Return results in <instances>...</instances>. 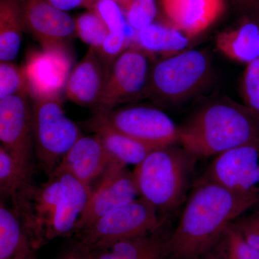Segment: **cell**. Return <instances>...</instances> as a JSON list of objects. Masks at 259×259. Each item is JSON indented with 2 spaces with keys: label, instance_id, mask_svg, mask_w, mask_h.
<instances>
[{
  "label": "cell",
  "instance_id": "31",
  "mask_svg": "<svg viewBox=\"0 0 259 259\" xmlns=\"http://www.w3.org/2000/svg\"><path fill=\"white\" fill-rule=\"evenodd\" d=\"M233 225L245 241L259 251V212L239 218Z\"/></svg>",
  "mask_w": 259,
  "mask_h": 259
},
{
  "label": "cell",
  "instance_id": "26",
  "mask_svg": "<svg viewBox=\"0 0 259 259\" xmlns=\"http://www.w3.org/2000/svg\"><path fill=\"white\" fill-rule=\"evenodd\" d=\"M243 105L259 122V59L245 65L240 81Z\"/></svg>",
  "mask_w": 259,
  "mask_h": 259
},
{
  "label": "cell",
  "instance_id": "27",
  "mask_svg": "<svg viewBox=\"0 0 259 259\" xmlns=\"http://www.w3.org/2000/svg\"><path fill=\"white\" fill-rule=\"evenodd\" d=\"M18 95H28V82L23 67L11 61L0 64V100Z\"/></svg>",
  "mask_w": 259,
  "mask_h": 259
},
{
  "label": "cell",
  "instance_id": "6",
  "mask_svg": "<svg viewBox=\"0 0 259 259\" xmlns=\"http://www.w3.org/2000/svg\"><path fill=\"white\" fill-rule=\"evenodd\" d=\"M212 70L205 51L187 49L166 56L151 67L147 93L170 103L184 101L205 87Z\"/></svg>",
  "mask_w": 259,
  "mask_h": 259
},
{
  "label": "cell",
  "instance_id": "17",
  "mask_svg": "<svg viewBox=\"0 0 259 259\" xmlns=\"http://www.w3.org/2000/svg\"><path fill=\"white\" fill-rule=\"evenodd\" d=\"M170 23L193 39L223 14L224 0H162Z\"/></svg>",
  "mask_w": 259,
  "mask_h": 259
},
{
  "label": "cell",
  "instance_id": "36",
  "mask_svg": "<svg viewBox=\"0 0 259 259\" xmlns=\"http://www.w3.org/2000/svg\"><path fill=\"white\" fill-rule=\"evenodd\" d=\"M115 1L119 3L124 8L131 0H115Z\"/></svg>",
  "mask_w": 259,
  "mask_h": 259
},
{
  "label": "cell",
  "instance_id": "11",
  "mask_svg": "<svg viewBox=\"0 0 259 259\" xmlns=\"http://www.w3.org/2000/svg\"><path fill=\"white\" fill-rule=\"evenodd\" d=\"M71 66L72 57L66 47L42 48L32 51L23 66L29 96L33 101L61 100Z\"/></svg>",
  "mask_w": 259,
  "mask_h": 259
},
{
  "label": "cell",
  "instance_id": "33",
  "mask_svg": "<svg viewBox=\"0 0 259 259\" xmlns=\"http://www.w3.org/2000/svg\"><path fill=\"white\" fill-rule=\"evenodd\" d=\"M58 259H95L93 253L77 244L65 251Z\"/></svg>",
  "mask_w": 259,
  "mask_h": 259
},
{
  "label": "cell",
  "instance_id": "12",
  "mask_svg": "<svg viewBox=\"0 0 259 259\" xmlns=\"http://www.w3.org/2000/svg\"><path fill=\"white\" fill-rule=\"evenodd\" d=\"M139 188L134 172L127 166L111 161L97 185L92 187L91 195L75 231L81 229L99 218L139 198Z\"/></svg>",
  "mask_w": 259,
  "mask_h": 259
},
{
  "label": "cell",
  "instance_id": "13",
  "mask_svg": "<svg viewBox=\"0 0 259 259\" xmlns=\"http://www.w3.org/2000/svg\"><path fill=\"white\" fill-rule=\"evenodd\" d=\"M28 95H13L0 100L1 146L19 161L31 166L32 109Z\"/></svg>",
  "mask_w": 259,
  "mask_h": 259
},
{
  "label": "cell",
  "instance_id": "28",
  "mask_svg": "<svg viewBox=\"0 0 259 259\" xmlns=\"http://www.w3.org/2000/svg\"><path fill=\"white\" fill-rule=\"evenodd\" d=\"M123 9L127 24L136 32L155 23L158 14L156 0H131Z\"/></svg>",
  "mask_w": 259,
  "mask_h": 259
},
{
  "label": "cell",
  "instance_id": "2",
  "mask_svg": "<svg viewBox=\"0 0 259 259\" xmlns=\"http://www.w3.org/2000/svg\"><path fill=\"white\" fill-rule=\"evenodd\" d=\"M92 187L66 171L55 170L47 182H31L11 199L36 250L57 237L74 233Z\"/></svg>",
  "mask_w": 259,
  "mask_h": 259
},
{
  "label": "cell",
  "instance_id": "20",
  "mask_svg": "<svg viewBox=\"0 0 259 259\" xmlns=\"http://www.w3.org/2000/svg\"><path fill=\"white\" fill-rule=\"evenodd\" d=\"M168 238L158 231L92 252L95 259H165L168 258Z\"/></svg>",
  "mask_w": 259,
  "mask_h": 259
},
{
  "label": "cell",
  "instance_id": "21",
  "mask_svg": "<svg viewBox=\"0 0 259 259\" xmlns=\"http://www.w3.org/2000/svg\"><path fill=\"white\" fill-rule=\"evenodd\" d=\"M89 127L98 136L111 161L127 166L139 165L154 148L146 146L119 131L91 120Z\"/></svg>",
  "mask_w": 259,
  "mask_h": 259
},
{
  "label": "cell",
  "instance_id": "19",
  "mask_svg": "<svg viewBox=\"0 0 259 259\" xmlns=\"http://www.w3.org/2000/svg\"><path fill=\"white\" fill-rule=\"evenodd\" d=\"M35 250L16 209L1 199L0 259H28Z\"/></svg>",
  "mask_w": 259,
  "mask_h": 259
},
{
  "label": "cell",
  "instance_id": "7",
  "mask_svg": "<svg viewBox=\"0 0 259 259\" xmlns=\"http://www.w3.org/2000/svg\"><path fill=\"white\" fill-rule=\"evenodd\" d=\"M32 109L35 153L42 169L50 176L82 135L66 116L61 100H35Z\"/></svg>",
  "mask_w": 259,
  "mask_h": 259
},
{
  "label": "cell",
  "instance_id": "9",
  "mask_svg": "<svg viewBox=\"0 0 259 259\" xmlns=\"http://www.w3.org/2000/svg\"><path fill=\"white\" fill-rule=\"evenodd\" d=\"M148 55L134 45L115 59L96 107L97 113L110 111L120 104L148 93L152 67Z\"/></svg>",
  "mask_w": 259,
  "mask_h": 259
},
{
  "label": "cell",
  "instance_id": "10",
  "mask_svg": "<svg viewBox=\"0 0 259 259\" xmlns=\"http://www.w3.org/2000/svg\"><path fill=\"white\" fill-rule=\"evenodd\" d=\"M202 179L237 194L259 199V143L243 145L218 155Z\"/></svg>",
  "mask_w": 259,
  "mask_h": 259
},
{
  "label": "cell",
  "instance_id": "35",
  "mask_svg": "<svg viewBox=\"0 0 259 259\" xmlns=\"http://www.w3.org/2000/svg\"><path fill=\"white\" fill-rule=\"evenodd\" d=\"M200 259H232L226 251L217 252L212 250Z\"/></svg>",
  "mask_w": 259,
  "mask_h": 259
},
{
  "label": "cell",
  "instance_id": "3",
  "mask_svg": "<svg viewBox=\"0 0 259 259\" xmlns=\"http://www.w3.org/2000/svg\"><path fill=\"white\" fill-rule=\"evenodd\" d=\"M179 142L196 158L216 156L259 143V122L243 104L229 99L216 100L179 127Z\"/></svg>",
  "mask_w": 259,
  "mask_h": 259
},
{
  "label": "cell",
  "instance_id": "24",
  "mask_svg": "<svg viewBox=\"0 0 259 259\" xmlns=\"http://www.w3.org/2000/svg\"><path fill=\"white\" fill-rule=\"evenodd\" d=\"M31 166L19 161L0 146V192L10 200L30 183Z\"/></svg>",
  "mask_w": 259,
  "mask_h": 259
},
{
  "label": "cell",
  "instance_id": "8",
  "mask_svg": "<svg viewBox=\"0 0 259 259\" xmlns=\"http://www.w3.org/2000/svg\"><path fill=\"white\" fill-rule=\"evenodd\" d=\"M92 120L105 124L154 148L179 142V127L165 112L148 106H129L97 113Z\"/></svg>",
  "mask_w": 259,
  "mask_h": 259
},
{
  "label": "cell",
  "instance_id": "18",
  "mask_svg": "<svg viewBox=\"0 0 259 259\" xmlns=\"http://www.w3.org/2000/svg\"><path fill=\"white\" fill-rule=\"evenodd\" d=\"M215 47L231 60L245 65L259 59V14L241 15L233 27L220 32Z\"/></svg>",
  "mask_w": 259,
  "mask_h": 259
},
{
  "label": "cell",
  "instance_id": "34",
  "mask_svg": "<svg viewBox=\"0 0 259 259\" xmlns=\"http://www.w3.org/2000/svg\"><path fill=\"white\" fill-rule=\"evenodd\" d=\"M241 15L259 14V0H233Z\"/></svg>",
  "mask_w": 259,
  "mask_h": 259
},
{
  "label": "cell",
  "instance_id": "5",
  "mask_svg": "<svg viewBox=\"0 0 259 259\" xmlns=\"http://www.w3.org/2000/svg\"><path fill=\"white\" fill-rule=\"evenodd\" d=\"M163 221L156 207L139 197L75 231L77 244L90 251L116 242L147 236L161 229Z\"/></svg>",
  "mask_w": 259,
  "mask_h": 259
},
{
  "label": "cell",
  "instance_id": "29",
  "mask_svg": "<svg viewBox=\"0 0 259 259\" xmlns=\"http://www.w3.org/2000/svg\"><path fill=\"white\" fill-rule=\"evenodd\" d=\"M91 8L101 17L110 33L127 35V20L115 0H96Z\"/></svg>",
  "mask_w": 259,
  "mask_h": 259
},
{
  "label": "cell",
  "instance_id": "16",
  "mask_svg": "<svg viewBox=\"0 0 259 259\" xmlns=\"http://www.w3.org/2000/svg\"><path fill=\"white\" fill-rule=\"evenodd\" d=\"M110 162L100 138L95 134L81 136L55 170L67 172L84 185L93 187L92 184L101 178Z\"/></svg>",
  "mask_w": 259,
  "mask_h": 259
},
{
  "label": "cell",
  "instance_id": "4",
  "mask_svg": "<svg viewBox=\"0 0 259 259\" xmlns=\"http://www.w3.org/2000/svg\"><path fill=\"white\" fill-rule=\"evenodd\" d=\"M196 159L174 145L153 150L133 171L140 197L158 212L177 208L185 198Z\"/></svg>",
  "mask_w": 259,
  "mask_h": 259
},
{
  "label": "cell",
  "instance_id": "32",
  "mask_svg": "<svg viewBox=\"0 0 259 259\" xmlns=\"http://www.w3.org/2000/svg\"><path fill=\"white\" fill-rule=\"evenodd\" d=\"M47 1L59 9L68 11L79 7L92 8L96 0H47Z\"/></svg>",
  "mask_w": 259,
  "mask_h": 259
},
{
  "label": "cell",
  "instance_id": "22",
  "mask_svg": "<svg viewBox=\"0 0 259 259\" xmlns=\"http://www.w3.org/2000/svg\"><path fill=\"white\" fill-rule=\"evenodd\" d=\"M134 39L135 45L148 54H161L166 56L187 50L192 40L171 23H153L136 32Z\"/></svg>",
  "mask_w": 259,
  "mask_h": 259
},
{
  "label": "cell",
  "instance_id": "25",
  "mask_svg": "<svg viewBox=\"0 0 259 259\" xmlns=\"http://www.w3.org/2000/svg\"><path fill=\"white\" fill-rule=\"evenodd\" d=\"M76 34L83 42L97 51L101 49L109 35V30L95 10L87 12L75 20Z\"/></svg>",
  "mask_w": 259,
  "mask_h": 259
},
{
  "label": "cell",
  "instance_id": "14",
  "mask_svg": "<svg viewBox=\"0 0 259 259\" xmlns=\"http://www.w3.org/2000/svg\"><path fill=\"white\" fill-rule=\"evenodd\" d=\"M25 28L42 48L66 47L76 34L75 20L47 0H23Z\"/></svg>",
  "mask_w": 259,
  "mask_h": 259
},
{
  "label": "cell",
  "instance_id": "23",
  "mask_svg": "<svg viewBox=\"0 0 259 259\" xmlns=\"http://www.w3.org/2000/svg\"><path fill=\"white\" fill-rule=\"evenodd\" d=\"M24 28L23 0H0L1 61H11L17 57Z\"/></svg>",
  "mask_w": 259,
  "mask_h": 259
},
{
  "label": "cell",
  "instance_id": "1",
  "mask_svg": "<svg viewBox=\"0 0 259 259\" xmlns=\"http://www.w3.org/2000/svg\"><path fill=\"white\" fill-rule=\"evenodd\" d=\"M258 204V198L237 194L202 179L168 238V258H202L225 236L234 221Z\"/></svg>",
  "mask_w": 259,
  "mask_h": 259
},
{
  "label": "cell",
  "instance_id": "15",
  "mask_svg": "<svg viewBox=\"0 0 259 259\" xmlns=\"http://www.w3.org/2000/svg\"><path fill=\"white\" fill-rule=\"evenodd\" d=\"M109 72L98 51L90 47L70 74L65 90L66 97L80 106L96 109Z\"/></svg>",
  "mask_w": 259,
  "mask_h": 259
},
{
  "label": "cell",
  "instance_id": "30",
  "mask_svg": "<svg viewBox=\"0 0 259 259\" xmlns=\"http://www.w3.org/2000/svg\"><path fill=\"white\" fill-rule=\"evenodd\" d=\"M226 253L232 259H259V251L248 243L239 231L231 225L225 235Z\"/></svg>",
  "mask_w": 259,
  "mask_h": 259
}]
</instances>
